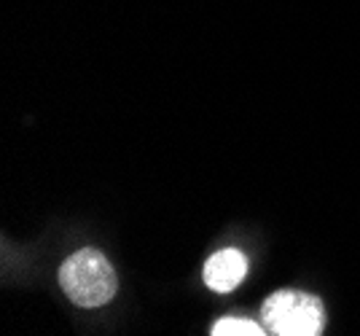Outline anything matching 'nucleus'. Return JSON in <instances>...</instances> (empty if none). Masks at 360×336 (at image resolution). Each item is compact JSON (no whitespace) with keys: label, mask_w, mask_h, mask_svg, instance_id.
Listing matches in <instances>:
<instances>
[{"label":"nucleus","mask_w":360,"mask_h":336,"mask_svg":"<svg viewBox=\"0 0 360 336\" xmlns=\"http://www.w3.org/2000/svg\"><path fill=\"white\" fill-rule=\"evenodd\" d=\"M245 275H248V259L234 247L218 250L205 264V283H207V288L218 290V293L234 290L245 280Z\"/></svg>","instance_id":"7ed1b4c3"},{"label":"nucleus","mask_w":360,"mask_h":336,"mask_svg":"<svg viewBox=\"0 0 360 336\" xmlns=\"http://www.w3.org/2000/svg\"><path fill=\"white\" fill-rule=\"evenodd\" d=\"M212 336H264L266 328H261L253 321H240V318H224L212 325Z\"/></svg>","instance_id":"20e7f679"},{"label":"nucleus","mask_w":360,"mask_h":336,"mask_svg":"<svg viewBox=\"0 0 360 336\" xmlns=\"http://www.w3.org/2000/svg\"><path fill=\"white\" fill-rule=\"evenodd\" d=\"M266 334L274 336H320L323 334V302L304 290H277L261 306Z\"/></svg>","instance_id":"f03ea898"},{"label":"nucleus","mask_w":360,"mask_h":336,"mask_svg":"<svg viewBox=\"0 0 360 336\" xmlns=\"http://www.w3.org/2000/svg\"><path fill=\"white\" fill-rule=\"evenodd\" d=\"M60 285L65 296L78 306H103L116 296V272L110 261L94 250L84 247L75 250L60 266Z\"/></svg>","instance_id":"f257e3e1"}]
</instances>
